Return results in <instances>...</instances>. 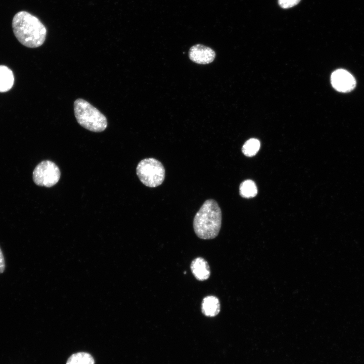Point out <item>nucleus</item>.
Instances as JSON below:
<instances>
[{"label": "nucleus", "instance_id": "obj_1", "mask_svg": "<svg viewBox=\"0 0 364 364\" xmlns=\"http://www.w3.org/2000/svg\"><path fill=\"white\" fill-rule=\"evenodd\" d=\"M12 26L15 37L26 47L38 48L45 41L46 27L36 17L27 12L16 13L13 18Z\"/></svg>", "mask_w": 364, "mask_h": 364}, {"label": "nucleus", "instance_id": "obj_2", "mask_svg": "<svg viewBox=\"0 0 364 364\" xmlns=\"http://www.w3.org/2000/svg\"><path fill=\"white\" fill-rule=\"evenodd\" d=\"M221 219V211L216 201L213 199L207 200L194 217V232L200 239H214L220 231Z\"/></svg>", "mask_w": 364, "mask_h": 364}, {"label": "nucleus", "instance_id": "obj_3", "mask_svg": "<svg viewBox=\"0 0 364 364\" xmlns=\"http://www.w3.org/2000/svg\"><path fill=\"white\" fill-rule=\"evenodd\" d=\"M74 111L77 122L89 131L102 132L107 127L106 116L82 99H77L74 101Z\"/></svg>", "mask_w": 364, "mask_h": 364}, {"label": "nucleus", "instance_id": "obj_4", "mask_svg": "<svg viewBox=\"0 0 364 364\" xmlns=\"http://www.w3.org/2000/svg\"><path fill=\"white\" fill-rule=\"evenodd\" d=\"M136 171L140 181L150 188L160 186L165 179V170L163 164L153 158L141 160L137 165Z\"/></svg>", "mask_w": 364, "mask_h": 364}, {"label": "nucleus", "instance_id": "obj_5", "mask_svg": "<svg viewBox=\"0 0 364 364\" xmlns=\"http://www.w3.org/2000/svg\"><path fill=\"white\" fill-rule=\"evenodd\" d=\"M61 173L53 162L44 160L38 164L33 171V180L39 186L51 187L59 180Z\"/></svg>", "mask_w": 364, "mask_h": 364}, {"label": "nucleus", "instance_id": "obj_6", "mask_svg": "<svg viewBox=\"0 0 364 364\" xmlns=\"http://www.w3.org/2000/svg\"><path fill=\"white\" fill-rule=\"evenodd\" d=\"M331 80L333 87L340 92H349L355 87L356 84L354 77L344 69L335 71L331 75Z\"/></svg>", "mask_w": 364, "mask_h": 364}, {"label": "nucleus", "instance_id": "obj_7", "mask_svg": "<svg viewBox=\"0 0 364 364\" xmlns=\"http://www.w3.org/2000/svg\"><path fill=\"white\" fill-rule=\"evenodd\" d=\"M189 55L190 60L196 63L207 64L214 60L215 53L209 47L198 44L190 48Z\"/></svg>", "mask_w": 364, "mask_h": 364}, {"label": "nucleus", "instance_id": "obj_8", "mask_svg": "<svg viewBox=\"0 0 364 364\" xmlns=\"http://www.w3.org/2000/svg\"><path fill=\"white\" fill-rule=\"evenodd\" d=\"M190 267L192 274L198 281H204L209 278L210 275L209 266L204 258H196L192 261Z\"/></svg>", "mask_w": 364, "mask_h": 364}, {"label": "nucleus", "instance_id": "obj_9", "mask_svg": "<svg viewBox=\"0 0 364 364\" xmlns=\"http://www.w3.org/2000/svg\"><path fill=\"white\" fill-rule=\"evenodd\" d=\"M202 312L209 317L217 315L220 310L219 299L214 296H208L203 298L201 305Z\"/></svg>", "mask_w": 364, "mask_h": 364}, {"label": "nucleus", "instance_id": "obj_10", "mask_svg": "<svg viewBox=\"0 0 364 364\" xmlns=\"http://www.w3.org/2000/svg\"><path fill=\"white\" fill-rule=\"evenodd\" d=\"M14 77L13 72L8 67L0 65V93L9 90L13 86Z\"/></svg>", "mask_w": 364, "mask_h": 364}, {"label": "nucleus", "instance_id": "obj_11", "mask_svg": "<svg viewBox=\"0 0 364 364\" xmlns=\"http://www.w3.org/2000/svg\"><path fill=\"white\" fill-rule=\"evenodd\" d=\"M239 192L244 198H250L255 197L257 194V188L255 183L252 180L247 179L240 185Z\"/></svg>", "mask_w": 364, "mask_h": 364}, {"label": "nucleus", "instance_id": "obj_12", "mask_svg": "<svg viewBox=\"0 0 364 364\" xmlns=\"http://www.w3.org/2000/svg\"><path fill=\"white\" fill-rule=\"evenodd\" d=\"M66 364H95V360L89 353L79 352L72 354L68 359Z\"/></svg>", "mask_w": 364, "mask_h": 364}, {"label": "nucleus", "instance_id": "obj_13", "mask_svg": "<svg viewBox=\"0 0 364 364\" xmlns=\"http://www.w3.org/2000/svg\"><path fill=\"white\" fill-rule=\"evenodd\" d=\"M260 142L256 139H250L247 141L242 147L243 154L247 157H252L256 155L259 150Z\"/></svg>", "mask_w": 364, "mask_h": 364}, {"label": "nucleus", "instance_id": "obj_14", "mask_svg": "<svg viewBox=\"0 0 364 364\" xmlns=\"http://www.w3.org/2000/svg\"><path fill=\"white\" fill-rule=\"evenodd\" d=\"M300 0H279V4L284 9L293 7L298 4Z\"/></svg>", "mask_w": 364, "mask_h": 364}, {"label": "nucleus", "instance_id": "obj_15", "mask_svg": "<svg viewBox=\"0 0 364 364\" xmlns=\"http://www.w3.org/2000/svg\"><path fill=\"white\" fill-rule=\"evenodd\" d=\"M5 268V259L3 252L0 248V274L2 273Z\"/></svg>", "mask_w": 364, "mask_h": 364}]
</instances>
